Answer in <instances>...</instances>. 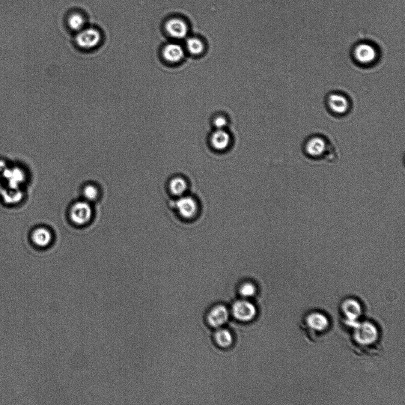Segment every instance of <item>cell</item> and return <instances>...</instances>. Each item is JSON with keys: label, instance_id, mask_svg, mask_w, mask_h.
Masks as SVG:
<instances>
[{"label": "cell", "instance_id": "d6986e66", "mask_svg": "<svg viewBox=\"0 0 405 405\" xmlns=\"http://www.w3.org/2000/svg\"><path fill=\"white\" fill-rule=\"evenodd\" d=\"M216 341L219 346L227 348L231 346L233 342V336L227 329H219L215 334Z\"/></svg>", "mask_w": 405, "mask_h": 405}, {"label": "cell", "instance_id": "277c9868", "mask_svg": "<svg viewBox=\"0 0 405 405\" xmlns=\"http://www.w3.org/2000/svg\"><path fill=\"white\" fill-rule=\"evenodd\" d=\"M377 330L370 323H365L357 327L354 332V342L359 348H368L377 341Z\"/></svg>", "mask_w": 405, "mask_h": 405}, {"label": "cell", "instance_id": "44dd1931", "mask_svg": "<svg viewBox=\"0 0 405 405\" xmlns=\"http://www.w3.org/2000/svg\"><path fill=\"white\" fill-rule=\"evenodd\" d=\"M83 195L85 200L89 202L96 201L99 196L97 187L93 184H88L83 189Z\"/></svg>", "mask_w": 405, "mask_h": 405}, {"label": "cell", "instance_id": "5b68a950", "mask_svg": "<svg viewBox=\"0 0 405 405\" xmlns=\"http://www.w3.org/2000/svg\"><path fill=\"white\" fill-rule=\"evenodd\" d=\"M93 216V209L90 202L80 201L73 205L70 210V218L74 225H84L90 222Z\"/></svg>", "mask_w": 405, "mask_h": 405}, {"label": "cell", "instance_id": "4fadbf2b", "mask_svg": "<svg viewBox=\"0 0 405 405\" xmlns=\"http://www.w3.org/2000/svg\"><path fill=\"white\" fill-rule=\"evenodd\" d=\"M31 239L34 245L39 248H44L49 246L52 243V232L45 227H38L33 231Z\"/></svg>", "mask_w": 405, "mask_h": 405}, {"label": "cell", "instance_id": "8992f818", "mask_svg": "<svg viewBox=\"0 0 405 405\" xmlns=\"http://www.w3.org/2000/svg\"><path fill=\"white\" fill-rule=\"evenodd\" d=\"M353 55L354 60L359 64L368 65L376 61L378 52L370 44L360 43L354 47Z\"/></svg>", "mask_w": 405, "mask_h": 405}, {"label": "cell", "instance_id": "603a6c76", "mask_svg": "<svg viewBox=\"0 0 405 405\" xmlns=\"http://www.w3.org/2000/svg\"><path fill=\"white\" fill-rule=\"evenodd\" d=\"M257 291L255 286L251 282H246L240 288V293L245 297H251L254 296Z\"/></svg>", "mask_w": 405, "mask_h": 405}, {"label": "cell", "instance_id": "5bb4252c", "mask_svg": "<svg viewBox=\"0 0 405 405\" xmlns=\"http://www.w3.org/2000/svg\"><path fill=\"white\" fill-rule=\"evenodd\" d=\"M184 56L183 47L177 44L167 45L163 50L164 59L171 63H178L182 60Z\"/></svg>", "mask_w": 405, "mask_h": 405}, {"label": "cell", "instance_id": "52a82bcc", "mask_svg": "<svg viewBox=\"0 0 405 405\" xmlns=\"http://www.w3.org/2000/svg\"><path fill=\"white\" fill-rule=\"evenodd\" d=\"M232 312L235 318L243 322L251 321L257 315L255 306L248 300L237 301L234 304Z\"/></svg>", "mask_w": 405, "mask_h": 405}, {"label": "cell", "instance_id": "6da1fadb", "mask_svg": "<svg viewBox=\"0 0 405 405\" xmlns=\"http://www.w3.org/2000/svg\"><path fill=\"white\" fill-rule=\"evenodd\" d=\"M303 151L307 157L316 162L333 163L338 158L334 147L328 140L319 135L312 136L307 139Z\"/></svg>", "mask_w": 405, "mask_h": 405}, {"label": "cell", "instance_id": "cb8c5ba5", "mask_svg": "<svg viewBox=\"0 0 405 405\" xmlns=\"http://www.w3.org/2000/svg\"><path fill=\"white\" fill-rule=\"evenodd\" d=\"M214 124L217 130H224L225 128L227 126V121L225 117L219 116L214 120Z\"/></svg>", "mask_w": 405, "mask_h": 405}, {"label": "cell", "instance_id": "9c48e42d", "mask_svg": "<svg viewBox=\"0 0 405 405\" xmlns=\"http://www.w3.org/2000/svg\"><path fill=\"white\" fill-rule=\"evenodd\" d=\"M176 207L181 217L192 219L198 213V205L195 199L189 196H181L176 202Z\"/></svg>", "mask_w": 405, "mask_h": 405}, {"label": "cell", "instance_id": "ffe728a7", "mask_svg": "<svg viewBox=\"0 0 405 405\" xmlns=\"http://www.w3.org/2000/svg\"><path fill=\"white\" fill-rule=\"evenodd\" d=\"M186 46L188 51L193 55H201L205 49L204 43L196 38H189L187 40Z\"/></svg>", "mask_w": 405, "mask_h": 405}, {"label": "cell", "instance_id": "9a60e30c", "mask_svg": "<svg viewBox=\"0 0 405 405\" xmlns=\"http://www.w3.org/2000/svg\"><path fill=\"white\" fill-rule=\"evenodd\" d=\"M211 142L213 148L216 150H225L230 144V135L224 130H217L211 135Z\"/></svg>", "mask_w": 405, "mask_h": 405}, {"label": "cell", "instance_id": "7c38bea8", "mask_svg": "<svg viewBox=\"0 0 405 405\" xmlns=\"http://www.w3.org/2000/svg\"><path fill=\"white\" fill-rule=\"evenodd\" d=\"M165 29L168 34L176 39H183L186 37L188 28L183 20L174 18L166 22Z\"/></svg>", "mask_w": 405, "mask_h": 405}, {"label": "cell", "instance_id": "7a4b0ae2", "mask_svg": "<svg viewBox=\"0 0 405 405\" xmlns=\"http://www.w3.org/2000/svg\"><path fill=\"white\" fill-rule=\"evenodd\" d=\"M302 326L310 339L315 340L323 337L329 332L330 323L323 313L313 312L306 315Z\"/></svg>", "mask_w": 405, "mask_h": 405}, {"label": "cell", "instance_id": "3957f363", "mask_svg": "<svg viewBox=\"0 0 405 405\" xmlns=\"http://www.w3.org/2000/svg\"><path fill=\"white\" fill-rule=\"evenodd\" d=\"M103 40L100 30L94 26L87 27L77 32L75 38L77 45L83 50H90L99 47Z\"/></svg>", "mask_w": 405, "mask_h": 405}, {"label": "cell", "instance_id": "d4e9b609", "mask_svg": "<svg viewBox=\"0 0 405 405\" xmlns=\"http://www.w3.org/2000/svg\"><path fill=\"white\" fill-rule=\"evenodd\" d=\"M7 168V164L4 161L0 160V178H2L3 174H4Z\"/></svg>", "mask_w": 405, "mask_h": 405}, {"label": "cell", "instance_id": "30bf717a", "mask_svg": "<svg viewBox=\"0 0 405 405\" xmlns=\"http://www.w3.org/2000/svg\"><path fill=\"white\" fill-rule=\"evenodd\" d=\"M2 178L4 179L7 187L20 188L21 184L26 180V174L23 170L19 167H8Z\"/></svg>", "mask_w": 405, "mask_h": 405}, {"label": "cell", "instance_id": "7402d4cb", "mask_svg": "<svg viewBox=\"0 0 405 405\" xmlns=\"http://www.w3.org/2000/svg\"><path fill=\"white\" fill-rule=\"evenodd\" d=\"M345 314L347 316L353 318L359 317L360 314V308L358 303L356 302H352V301H348V302L345 303L344 305Z\"/></svg>", "mask_w": 405, "mask_h": 405}, {"label": "cell", "instance_id": "ba28073f", "mask_svg": "<svg viewBox=\"0 0 405 405\" xmlns=\"http://www.w3.org/2000/svg\"><path fill=\"white\" fill-rule=\"evenodd\" d=\"M326 104L330 111L336 115H342L349 111L350 103L345 95L339 93H330L327 97Z\"/></svg>", "mask_w": 405, "mask_h": 405}, {"label": "cell", "instance_id": "ac0fdd59", "mask_svg": "<svg viewBox=\"0 0 405 405\" xmlns=\"http://www.w3.org/2000/svg\"><path fill=\"white\" fill-rule=\"evenodd\" d=\"M3 200L8 204H15L22 200L23 195L20 188L6 187L1 193Z\"/></svg>", "mask_w": 405, "mask_h": 405}, {"label": "cell", "instance_id": "e0dca14e", "mask_svg": "<svg viewBox=\"0 0 405 405\" xmlns=\"http://www.w3.org/2000/svg\"><path fill=\"white\" fill-rule=\"evenodd\" d=\"M169 188L172 195L180 197L184 194L187 189V181L182 177H176L170 181Z\"/></svg>", "mask_w": 405, "mask_h": 405}, {"label": "cell", "instance_id": "2e32d148", "mask_svg": "<svg viewBox=\"0 0 405 405\" xmlns=\"http://www.w3.org/2000/svg\"><path fill=\"white\" fill-rule=\"evenodd\" d=\"M87 23V18L84 14L79 11H74L67 17V25L71 31L78 32L83 28Z\"/></svg>", "mask_w": 405, "mask_h": 405}, {"label": "cell", "instance_id": "8fae6325", "mask_svg": "<svg viewBox=\"0 0 405 405\" xmlns=\"http://www.w3.org/2000/svg\"><path fill=\"white\" fill-rule=\"evenodd\" d=\"M229 317L228 311L225 306L217 305L211 310L208 315V322L210 325L217 328L227 322Z\"/></svg>", "mask_w": 405, "mask_h": 405}, {"label": "cell", "instance_id": "484cf974", "mask_svg": "<svg viewBox=\"0 0 405 405\" xmlns=\"http://www.w3.org/2000/svg\"><path fill=\"white\" fill-rule=\"evenodd\" d=\"M4 188V187H3V186H2V183L1 181V180H0V195H1V193L2 191V190Z\"/></svg>", "mask_w": 405, "mask_h": 405}]
</instances>
